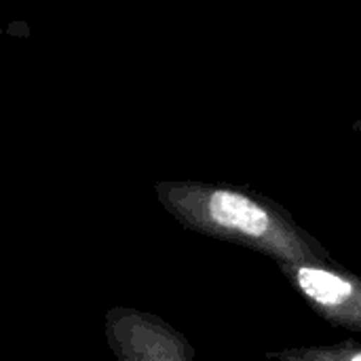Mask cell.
<instances>
[{
	"instance_id": "obj_1",
	"label": "cell",
	"mask_w": 361,
	"mask_h": 361,
	"mask_svg": "<svg viewBox=\"0 0 361 361\" xmlns=\"http://www.w3.org/2000/svg\"><path fill=\"white\" fill-rule=\"evenodd\" d=\"M154 195L184 228L250 247L277 264L334 260L283 205L258 190L224 182L163 180L154 184Z\"/></svg>"
},
{
	"instance_id": "obj_2",
	"label": "cell",
	"mask_w": 361,
	"mask_h": 361,
	"mask_svg": "<svg viewBox=\"0 0 361 361\" xmlns=\"http://www.w3.org/2000/svg\"><path fill=\"white\" fill-rule=\"evenodd\" d=\"M302 300L332 328L361 334V277L336 260L277 264Z\"/></svg>"
},
{
	"instance_id": "obj_3",
	"label": "cell",
	"mask_w": 361,
	"mask_h": 361,
	"mask_svg": "<svg viewBox=\"0 0 361 361\" xmlns=\"http://www.w3.org/2000/svg\"><path fill=\"white\" fill-rule=\"evenodd\" d=\"M108 347L116 361H192L190 341L154 313L114 307L104 317Z\"/></svg>"
},
{
	"instance_id": "obj_4",
	"label": "cell",
	"mask_w": 361,
	"mask_h": 361,
	"mask_svg": "<svg viewBox=\"0 0 361 361\" xmlns=\"http://www.w3.org/2000/svg\"><path fill=\"white\" fill-rule=\"evenodd\" d=\"M271 361H361V343L347 338L322 347H294L267 353Z\"/></svg>"
},
{
	"instance_id": "obj_5",
	"label": "cell",
	"mask_w": 361,
	"mask_h": 361,
	"mask_svg": "<svg viewBox=\"0 0 361 361\" xmlns=\"http://www.w3.org/2000/svg\"><path fill=\"white\" fill-rule=\"evenodd\" d=\"M353 131H357V133L361 135V118H357V121L353 123Z\"/></svg>"
}]
</instances>
